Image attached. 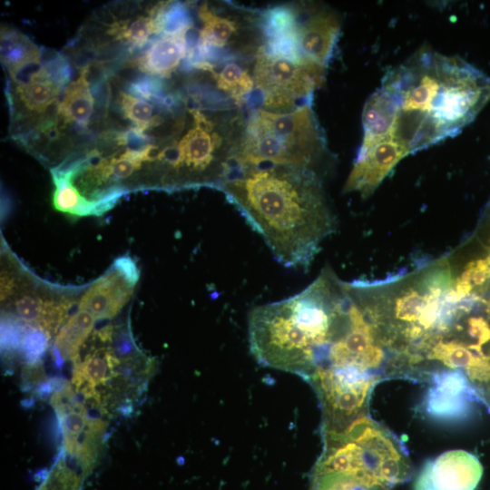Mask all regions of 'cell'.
<instances>
[{"mask_svg": "<svg viewBox=\"0 0 490 490\" xmlns=\"http://www.w3.org/2000/svg\"><path fill=\"white\" fill-rule=\"evenodd\" d=\"M155 23L158 34H175L193 26L190 10L181 2H163L149 11Z\"/></svg>", "mask_w": 490, "mask_h": 490, "instance_id": "cell-20", "label": "cell"}, {"mask_svg": "<svg viewBox=\"0 0 490 490\" xmlns=\"http://www.w3.org/2000/svg\"><path fill=\"white\" fill-rule=\"evenodd\" d=\"M51 172L55 186L53 202L56 210L78 216L100 215L98 205L84 199L66 176L54 169Z\"/></svg>", "mask_w": 490, "mask_h": 490, "instance_id": "cell-18", "label": "cell"}, {"mask_svg": "<svg viewBox=\"0 0 490 490\" xmlns=\"http://www.w3.org/2000/svg\"><path fill=\"white\" fill-rule=\"evenodd\" d=\"M216 84L238 103H242L251 93L254 81L249 71L237 63L230 62L214 75Z\"/></svg>", "mask_w": 490, "mask_h": 490, "instance_id": "cell-22", "label": "cell"}, {"mask_svg": "<svg viewBox=\"0 0 490 490\" xmlns=\"http://www.w3.org/2000/svg\"><path fill=\"white\" fill-rule=\"evenodd\" d=\"M283 266L308 269L335 218L317 172L279 165L232 168L220 188Z\"/></svg>", "mask_w": 490, "mask_h": 490, "instance_id": "cell-1", "label": "cell"}, {"mask_svg": "<svg viewBox=\"0 0 490 490\" xmlns=\"http://www.w3.org/2000/svg\"><path fill=\"white\" fill-rule=\"evenodd\" d=\"M41 60V48L26 35L8 27H2L1 61L8 72Z\"/></svg>", "mask_w": 490, "mask_h": 490, "instance_id": "cell-17", "label": "cell"}, {"mask_svg": "<svg viewBox=\"0 0 490 490\" xmlns=\"http://www.w3.org/2000/svg\"><path fill=\"white\" fill-rule=\"evenodd\" d=\"M62 89L42 65L29 81L15 84V95L26 113L44 114L56 103Z\"/></svg>", "mask_w": 490, "mask_h": 490, "instance_id": "cell-15", "label": "cell"}, {"mask_svg": "<svg viewBox=\"0 0 490 490\" xmlns=\"http://www.w3.org/2000/svg\"><path fill=\"white\" fill-rule=\"evenodd\" d=\"M342 308L343 284L325 270L299 293L250 310V352L261 366L307 381L338 330Z\"/></svg>", "mask_w": 490, "mask_h": 490, "instance_id": "cell-3", "label": "cell"}, {"mask_svg": "<svg viewBox=\"0 0 490 490\" xmlns=\"http://www.w3.org/2000/svg\"><path fill=\"white\" fill-rule=\"evenodd\" d=\"M132 289L113 268L87 289L80 300L79 310L91 314L95 319L111 318L129 300Z\"/></svg>", "mask_w": 490, "mask_h": 490, "instance_id": "cell-11", "label": "cell"}, {"mask_svg": "<svg viewBox=\"0 0 490 490\" xmlns=\"http://www.w3.org/2000/svg\"><path fill=\"white\" fill-rule=\"evenodd\" d=\"M94 111V98L90 83L83 73L80 72L78 79L70 83L63 93L57 105V118L64 125L73 123L85 129Z\"/></svg>", "mask_w": 490, "mask_h": 490, "instance_id": "cell-14", "label": "cell"}, {"mask_svg": "<svg viewBox=\"0 0 490 490\" xmlns=\"http://www.w3.org/2000/svg\"><path fill=\"white\" fill-rule=\"evenodd\" d=\"M113 268L132 287L135 286L139 279V270L132 259L121 257L114 261Z\"/></svg>", "mask_w": 490, "mask_h": 490, "instance_id": "cell-28", "label": "cell"}, {"mask_svg": "<svg viewBox=\"0 0 490 490\" xmlns=\"http://www.w3.org/2000/svg\"><path fill=\"white\" fill-rule=\"evenodd\" d=\"M47 335L38 328L25 329L21 345L26 357L34 360L44 351L47 345Z\"/></svg>", "mask_w": 490, "mask_h": 490, "instance_id": "cell-26", "label": "cell"}, {"mask_svg": "<svg viewBox=\"0 0 490 490\" xmlns=\"http://www.w3.org/2000/svg\"><path fill=\"white\" fill-rule=\"evenodd\" d=\"M309 490H368L354 479L340 474L310 477Z\"/></svg>", "mask_w": 490, "mask_h": 490, "instance_id": "cell-25", "label": "cell"}, {"mask_svg": "<svg viewBox=\"0 0 490 490\" xmlns=\"http://www.w3.org/2000/svg\"><path fill=\"white\" fill-rule=\"evenodd\" d=\"M395 109L387 93L380 86L365 103L362 112L363 141L368 145L387 138L394 122Z\"/></svg>", "mask_w": 490, "mask_h": 490, "instance_id": "cell-13", "label": "cell"}, {"mask_svg": "<svg viewBox=\"0 0 490 490\" xmlns=\"http://www.w3.org/2000/svg\"><path fill=\"white\" fill-rule=\"evenodd\" d=\"M189 29L175 34H161L150 42L143 54L137 59L140 69L159 78L170 77L186 57Z\"/></svg>", "mask_w": 490, "mask_h": 490, "instance_id": "cell-12", "label": "cell"}, {"mask_svg": "<svg viewBox=\"0 0 490 490\" xmlns=\"http://www.w3.org/2000/svg\"><path fill=\"white\" fill-rule=\"evenodd\" d=\"M115 40L125 42L131 48H140L149 44L151 34H156L152 15H138L132 20L114 21L107 31Z\"/></svg>", "mask_w": 490, "mask_h": 490, "instance_id": "cell-21", "label": "cell"}, {"mask_svg": "<svg viewBox=\"0 0 490 490\" xmlns=\"http://www.w3.org/2000/svg\"><path fill=\"white\" fill-rule=\"evenodd\" d=\"M325 152L324 135L310 104L287 113L259 109L240 127L233 168L279 165L317 172Z\"/></svg>", "mask_w": 490, "mask_h": 490, "instance_id": "cell-5", "label": "cell"}, {"mask_svg": "<svg viewBox=\"0 0 490 490\" xmlns=\"http://www.w3.org/2000/svg\"><path fill=\"white\" fill-rule=\"evenodd\" d=\"M408 151L390 137L361 145L344 191L370 195Z\"/></svg>", "mask_w": 490, "mask_h": 490, "instance_id": "cell-10", "label": "cell"}, {"mask_svg": "<svg viewBox=\"0 0 490 490\" xmlns=\"http://www.w3.org/2000/svg\"><path fill=\"white\" fill-rule=\"evenodd\" d=\"M42 65L49 77L64 87L71 78L70 64L66 56L48 48H41Z\"/></svg>", "mask_w": 490, "mask_h": 490, "instance_id": "cell-24", "label": "cell"}, {"mask_svg": "<svg viewBox=\"0 0 490 490\" xmlns=\"http://www.w3.org/2000/svg\"><path fill=\"white\" fill-rule=\"evenodd\" d=\"M321 434L323 451L310 477L340 474L368 490H390L411 475L409 459L397 438L367 415L342 431Z\"/></svg>", "mask_w": 490, "mask_h": 490, "instance_id": "cell-4", "label": "cell"}, {"mask_svg": "<svg viewBox=\"0 0 490 490\" xmlns=\"http://www.w3.org/2000/svg\"><path fill=\"white\" fill-rule=\"evenodd\" d=\"M395 117L388 137L409 153L458 134L490 101V77L458 56L422 47L383 77Z\"/></svg>", "mask_w": 490, "mask_h": 490, "instance_id": "cell-2", "label": "cell"}, {"mask_svg": "<svg viewBox=\"0 0 490 490\" xmlns=\"http://www.w3.org/2000/svg\"><path fill=\"white\" fill-rule=\"evenodd\" d=\"M325 70L326 66L298 63L259 47L252 78L265 110L287 113L309 104L313 92L324 81Z\"/></svg>", "mask_w": 490, "mask_h": 490, "instance_id": "cell-6", "label": "cell"}, {"mask_svg": "<svg viewBox=\"0 0 490 490\" xmlns=\"http://www.w3.org/2000/svg\"><path fill=\"white\" fill-rule=\"evenodd\" d=\"M482 475L483 466L475 456L451 450L423 466L414 490H475Z\"/></svg>", "mask_w": 490, "mask_h": 490, "instance_id": "cell-9", "label": "cell"}, {"mask_svg": "<svg viewBox=\"0 0 490 490\" xmlns=\"http://www.w3.org/2000/svg\"><path fill=\"white\" fill-rule=\"evenodd\" d=\"M114 141L132 152H141L152 144L151 137L135 127L116 134Z\"/></svg>", "mask_w": 490, "mask_h": 490, "instance_id": "cell-27", "label": "cell"}, {"mask_svg": "<svg viewBox=\"0 0 490 490\" xmlns=\"http://www.w3.org/2000/svg\"><path fill=\"white\" fill-rule=\"evenodd\" d=\"M83 478L64 459L58 461L35 490H81Z\"/></svg>", "mask_w": 490, "mask_h": 490, "instance_id": "cell-23", "label": "cell"}, {"mask_svg": "<svg viewBox=\"0 0 490 490\" xmlns=\"http://www.w3.org/2000/svg\"><path fill=\"white\" fill-rule=\"evenodd\" d=\"M95 318L89 313L78 310L62 327L54 340V352L61 359L78 357L84 341L88 338Z\"/></svg>", "mask_w": 490, "mask_h": 490, "instance_id": "cell-16", "label": "cell"}, {"mask_svg": "<svg viewBox=\"0 0 490 490\" xmlns=\"http://www.w3.org/2000/svg\"><path fill=\"white\" fill-rule=\"evenodd\" d=\"M118 103L122 115L142 132L162 124V113L174 109L158 106L122 91L119 93Z\"/></svg>", "mask_w": 490, "mask_h": 490, "instance_id": "cell-19", "label": "cell"}, {"mask_svg": "<svg viewBox=\"0 0 490 490\" xmlns=\"http://www.w3.org/2000/svg\"><path fill=\"white\" fill-rule=\"evenodd\" d=\"M478 398L464 371L452 369L434 374L421 406L435 420L456 421L469 415L472 403Z\"/></svg>", "mask_w": 490, "mask_h": 490, "instance_id": "cell-8", "label": "cell"}, {"mask_svg": "<svg viewBox=\"0 0 490 490\" xmlns=\"http://www.w3.org/2000/svg\"><path fill=\"white\" fill-rule=\"evenodd\" d=\"M340 22L331 10L314 4L291 5L290 13L273 37L291 44L307 63L326 66L338 38Z\"/></svg>", "mask_w": 490, "mask_h": 490, "instance_id": "cell-7", "label": "cell"}]
</instances>
